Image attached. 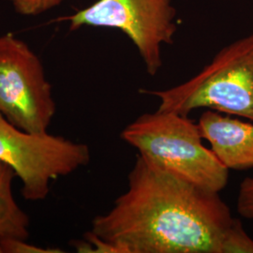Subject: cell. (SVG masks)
Instances as JSON below:
<instances>
[{"instance_id":"6da1fadb","label":"cell","mask_w":253,"mask_h":253,"mask_svg":"<svg viewBox=\"0 0 253 253\" xmlns=\"http://www.w3.org/2000/svg\"><path fill=\"white\" fill-rule=\"evenodd\" d=\"M219 193L154 166L141 156L127 190L92 221L91 233L118 253H225L235 223Z\"/></svg>"},{"instance_id":"7a4b0ae2","label":"cell","mask_w":253,"mask_h":253,"mask_svg":"<svg viewBox=\"0 0 253 253\" xmlns=\"http://www.w3.org/2000/svg\"><path fill=\"white\" fill-rule=\"evenodd\" d=\"M154 166L200 188L219 193L229 170L203 143L198 122L171 111L145 113L120 134Z\"/></svg>"},{"instance_id":"3957f363","label":"cell","mask_w":253,"mask_h":253,"mask_svg":"<svg viewBox=\"0 0 253 253\" xmlns=\"http://www.w3.org/2000/svg\"><path fill=\"white\" fill-rule=\"evenodd\" d=\"M140 93L158 98V110L189 117L205 108L253 122V32L223 47L188 81Z\"/></svg>"},{"instance_id":"277c9868","label":"cell","mask_w":253,"mask_h":253,"mask_svg":"<svg viewBox=\"0 0 253 253\" xmlns=\"http://www.w3.org/2000/svg\"><path fill=\"white\" fill-rule=\"evenodd\" d=\"M89 146L63 136L33 133L12 125L0 114V162L8 164L22 181L27 201L45 199L50 182L90 163Z\"/></svg>"},{"instance_id":"5b68a950","label":"cell","mask_w":253,"mask_h":253,"mask_svg":"<svg viewBox=\"0 0 253 253\" xmlns=\"http://www.w3.org/2000/svg\"><path fill=\"white\" fill-rule=\"evenodd\" d=\"M56 111L40 57L12 33L0 36V114L12 125L46 132Z\"/></svg>"},{"instance_id":"8992f818","label":"cell","mask_w":253,"mask_h":253,"mask_svg":"<svg viewBox=\"0 0 253 253\" xmlns=\"http://www.w3.org/2000/svg\"><path fill=\"white\" fill-rule=\"evenodd\" d=\"M62 20L70 23L71 31L82 27L121 30L136 46L151 76L163 67L162 47L172 44L177 31L172 0H98Z\"/></svg>"},{"instance_id":"52a82bcc","label":"cell","mask_w":253,"mask_h":253,"mask_svg":"<svg viewBox=\"0 0 253 253\" xmlns=\"http://www.w3.org/2000/svg\"><path fill=\"white\" fill-rule=\"evenodd\" d=\"M198 125L203 139L228 170L253 169V122L208 109Z\"/></svg>"},{"instance_id":"ba28073f","label":"cell","mask_w":253,"mask_h":253,"mask_svg":"<svg viewBox=\"0 0 253 253\" xmlns=\"http://www.w3.org/2000/svg\"><path fill=\"white\" fill-rule=\"evenodd\" d=\"M13 169L0 162V238H29L30 219L20 208L12 193Z\"/></svg>"},{"instance_id":"9c48e42d","label":"cell","mask_w":253,"mask_h":253,"mask_svg":"<svg viewBox=\"0 0 253 253\" xmlns=\"http://www.w3.org/2000/svg\"><path fill=\"white\" fill-rule=\"evenodd\" d=\"M6 1L24 16H38L59 6L64 0H0Z\"/></svg>"},{"instance_id":"30bf717a","label":"cell","mask_w":253,"mask_h":253,"mask_svg":"<svg viewBox=\"0 0 253 253\" xmlns=\"http://www.w3.org/2000/svg\"><path fill=\"white\" fill-rule=\"evenodd\" d=\"M3 253H63L59 249H45L29 244L27 240L5 237L0 238Z\"/></svg>"},{"instance_id":"8fae6325","label":"cell","mask_w":253,"mask_h":253,"mask_svg":"<svg viewBox=\"0 0 253 253\" xmlns=\"http://www.w3.org/2000/svg\"><path fill=\"white\" fill-rule=\"evenodd\" d=\"M237 211L242 217L253 218V177H247L241 182L238 197Z\"/></svg>"},{"instance_id":"7c38bea8","label":"cell","mask_w":253,"mask_h":253,"mask_svg":"<svg viewBox=\"0 0 253 253\" xmlns=\"http://www.w3.org/2000/svg\"><path fill=\"white\" fill-rule=\"evenodd\" d=\"M0 253H3V251H2V247H1V244H0Z\"/></svg>"}]
</instances>
